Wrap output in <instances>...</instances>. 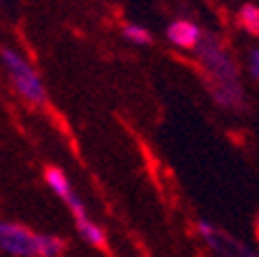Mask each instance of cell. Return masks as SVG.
Segmentation results:
<instances>
[{"label": "cell", "instance_id": "cell-5", "mask_svg": "<svg viewBox=\"0 0 259 257\" xmlns=\"http://www.w3.org/2000/svg\"><path fill=\"white\" fill-rule=\"evenodd\" d=\"M238 21L252 35H259V5H252V3H245L238 12Z\"/></svg>", "mask_w": 259, "mask_h": 257}, {"label": "cell", "instance_id": "cell-3", "mask_svg": "<svg viewBox=\"0 0 259 257\" xmlns=\"http://www.w3.org/2000/svg\"><path fill=\"white\" fill-rule=\"evenodd\" d=\"M0 63L5 67L7 77H10L14 91L32 107H42L47 102V88H44L39 75L35 72L30 63L23 58L21 54H16L14 49L3 47L0 49Z\"/></svg>", "mask_w": 259, "mask_h": 257}, {"label": "cell", "instance_id": "cell-4", "mask_svg": "<svg viewBox=\"0 0 259 257\" xmlns=\"http://www.w3.org/2000/svg\"><path fill=\"white\" fill-rule=\"evenodd\" d=\"M167 40L178 49H197L204 40V32L190 19H176L167 28Z\"/></svg>", "mask_w": 259, "mask_h": 257}, {"label": "cell", "instance_id": "cell-7", "mask_svg": "<svg viewBox=\"0 0 259 257\" xmlns=\"http://www.w3.org/2000/svg\"><path fill=\"white\" fill-rule=\"evenodd\" d=\"M248 72L254 81H259V47L250 49L248 54Z\"/></svg>", "mask_w": 259, "mask_h": 257}, {"label": "cell", "instance_id": "cell-6", "mask_svg": "<svg viewBox=\"0 0 259 257\" xmlns=\"http://www.w3.org/2000/svg\"><path fill=\"white\" fill-rule=\"evenodd\" d=\"M123 38L132 44H139V47L153 42V35L148 32V28L139 26V23H125L123 26Z\"/></svg>", "mask_w": 259, "mask_h": 257}, {"label": "cell", "instance_id": "cell-1", "mask_svg": "<svg viewBox=\"0 0 259 257\" xmlns=\"http://www.w3.org/2000/svg\"><path fill=\"white\" fill-rule=\"evenodd\" d=\"M197 51H199V58L204 63L206 72H208L215 100L225 107H238L243 86L238 81L236 63L232 60V56L225 51V47H220L215 38H208V35H204Z\"/></svg>", "mask_w": 259, "mask_h": 257}, {"label": "cell", "instance_id": "cell-2", "mask_svg": "<svg viewBox=\"0 0 259 257\" xmlns=\"http://www.w3.org/2000/svg\"><path fill=\"white\" fill-rule=\"evenodd\" d=\"M65 239L51 234H37L19 223L0 220V250L12 257H63Z\"/></svg>", "mask_w": 259, "mask_h": 257}]
</instances>
